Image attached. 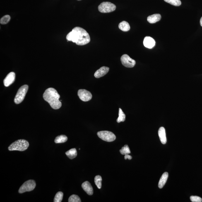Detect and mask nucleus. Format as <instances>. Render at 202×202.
Segmentation results:
<instances>
[{"instance_id": "obj_1", "label": "nucleus", "mask_w": 202, "mask_h": 202, "mask_svg": "<svg viewBox=\"0 0 202 202\" xmlns=\"http://www.w3.org/2000/svg\"><path fill=\"white\" fill-rule=\"evenodd\" d=\"M66 39L69 41L75 43L78 45H84L90 41V37L86 30L81 27H75L66 36Z\"/></svg>"}, {"instance_id": "obj_2", "label": "nucleus", "mask_w": 202, "mask_h": 202, "mask_svg": "<svg viewBox=\"0 0 202 202\" xmlns=\"http://www.w3.org/2000/svg\"><path fill=\"white\" fill-rule=\"evenodd\" d=\"M43 98L54 109H59L62 105L60 101L59 100L60 95L56 90L53 88L47 89L43 94Z\"/></svg>"}, {"instance_id": "obj_3", "label": "nucleus", "mask_w": 202, "mask_h": 202, "mask_svg": "<svg viewBox=\"0 0 202 202\" xmlns=\"http://www.w3.org/2000/svg\"><path fill=\"white\" fill-rule=\"evenodd\" d=\"M28 142L24 139L18 140L12 143L8 147V150L10 151L13 150H18L23 151L26 150L29 146Z\"/></svg>"}, {"instance_id": "obj_4", "label": "nucleus", "mask_w": 202, "mask_h": 202, "mask_svg": "<svg viewBox=\"0 0 202 202\" xmlns=\"http://www.w3.org/2000/svg\"><path fill=\"white\" fill-rule=\"evenodd\" d=\"M28 85H25L19 89L14 100L15 104H19L23 102L28 90Z\"/></svg>"}, {"instance_id": "obj_5", "label": "nucleus", "mask_w": 202, "mask_h": 202, "mask_svg": "<svg viewBox=\"0 0 202 202\" xmlns=\"http://www.w3.org/2000/svg\"><path fill=\"white\" fill-rule=\"evenodd\" d=\"M116 9L115 5L108 2L101 3L98 7L99 11L103 13H111L115 11Z\"/></svg>"}, {"instance_id": "obj_6", "label": "nucleus", "mask_w": 202, "mask_h": 202, "mask_svg": "<svg viewBox=\"0 0 202 202\" xmlns=\"http://www.w3.org/2000/svg\"><path fill=\"white\" fill-rule=\"evenodd\" d=\"M36 186L35 181L32 180L27 181L22 185L18 190V192L22 193L26 192L33 191Z\"/></svg>"}, {"instance_id": "obj_7", "label": "nucleus", "mask_w": 202, "mask_h": 202, "mask_svg": "<svg viewBox=\"0 0 202 202\" xmlns=\"http://www.w3.org/2000/svg\"><path fill=\"white\" fill-rule=\"evenodd\" d=\"M97 134L101 139L107 142H112L114 141L116 138L115 135L111 131H100L98 132Z\"/></svg>"}, {"instance_id": "obj_8", "label": "nucleus", "mask_w": 202, "mask_h": 202, "mask_svg": "<svg viewBox=\"0 0 202 202\" xmlns=\"http://www.w3.org/2000/svg\"><path fill=\"white\" fill-rule=\"evenodd\" d=\"M121 60L123 65L126 68H132L136 64V61L127 54H124L121 56Z\"/></svg>"}, {"instance_id": "obj_9", "label": "nucleus", "mask_w": 202, "mask_h": 202, "mask_svg": "<svg viewBox=\"0 0 202 202\" xmlns=\"http://www.w3.org/2000/svg\"><path fill=\"white\" fill-rule=\"evenodd\" d=\"M78 95L80 100L83 102H88L91 100L92 98V95L91 93L86 90H79Z\"/></svg>"}, {"instance_id": "obj_10", "label": "nucleus", "mask_w": 202, "mask_h": 202, "mask_svg": "<svg viewBox=\"0 0 202 202\" xmlns=\"http://www.w3.org/2000/svg\"><path fill=\"white\" fill-rule=\"evenodd\" d=\"M15 78V75L14 72H11L8 74L3 80V83L5 86L8 87L12 84L14 82Z\"/></svg>"}, {"instance_id": "obj_11", "label": "nucleus", "mask_w": 202, "mask_h": 202, "mask_svg": "<svg viewBox=\"0 0 202 202\" xmlns=\"http://www.w3.org/2000/svg\"><path fill=\"white\" fill-rule=\"evenodd\" d=\"M109 70V68L107 67H102L95 72V74H94V76H95V78H97L102 77L107 74V73L108 72Z\"/></svg>"}, {"instance_id": "obj_12", "label": "nucleus", "mask_w": 202, "mask_h": 202, "mask_svg": "<svg viewBox=\"0 0 202 202\" xmlns=\"http://www.w3.org/2000/svg\"><path fill=\"white\" fill-rule=\"evenodd\" d=\"M143 43L145 47L149 49H152L155 45L154 39L150 37H145Z\"/></svg>"}, {"instance_id": "obj_13", "label": "nucleus", "mask_w": 202, "mask_h": 202, "mask_svg": "<svg viewBox=\"0 0 202 202\" xmlns=\"http://www.w3.org/2000/svg\"><path fill=\"white\" fill-rule=\"evenodd\" d=\"M82 187L87 194L91 196L93 193V189L91 185L88 181H85L82 185Z\"/></svg>"}, {"instance_id": "obj_14", "label": "nucleus", "mask_w": 202, "mask_h": 202, "mask_svg": "<svg viewBox=\"0 0 202 202\" xmlns=\"http://www.w3.org/2000/svg\"><path fill=\"white\" fill-rule=\"evenodd\" d=\"M158 133L161 142L163 144H165L167 142V138L165 128L163 127H160Z\"/></svg>"}, {"instance_id": "obj_15", "label": "nucleus", "mask_w": 202, "mask_h": 202, "mask_svg": "<svg viewBox=\"0 0 202 202\" xmlns=\"http://www.w3.org/2000/svg\"><path fill=\"white\" fill-rule=\"evenodd\" d=\"M161 17L160 14H154L150 15L147 18L149 23L151 24L155 23L160 21Z\"/></svg>"}, {"instance_id": "obj_16", "label": "nucleus", "mask_w": 202, "mask_h": 202, "mask_svg": "<svg viewBox=\"0 0 202 202\" xmlns=\"http://www.w3.org/2000/svg\"><path fill=\"white\" fill-rule=\"evenodd\" d=\"M169 174L167 172L164 173L159 181L158 187L160 189H161L165 185L167 182Z\"/></svg>"}, {"instance_id": "obj_17", "label": "nucleus", "mask_w": 202, "mask_h": 202, "mask_svg": "<svg viewBox=\"0 0 202 202\" xmlns=\"http://www.w3.org/2000/svg\"><path fill=\"white\" fill-rule=\"evenodd\" d=\"M119 28L123 32H128L130 29L129 23L126 21H122L119 23Z\"/></svg>"}, {"instance_id": "obj_18", "label": "nucleus", "mask_w": 202, "mask_h": 202, "mask_svg": "<svg viewBox=\"0 0 202 202\" xmlns=\"http://www.w3.org/2000/svg\"><path fill=\"white\" fill-rule=\"evenodd\" d=\"M66 154L69 159H73L76 157L77 155V152L76 149L73 148L66 152Z\"/></svg>"}, {"instance_id": "obj_19", "label": "nucleus", "mask_w": 202, "mask_h": 202, "mask_svg": "<svg viewBox=\"0 0 202 202\" xmlns=\"http://www.w3.org/2000/svg\"><path fill=\"white\" fill-rule=\"evenodd\" d=\"M68 137L65 135H61L56 137L54 142L56 143H64L67 141Z\"/></svg>"}, {"instance_id": "obj_20", "label": "nucleus", "mask_w": 202, "mask_h": 202, "mask_svg": "<svg viewBox=\"0 0 202 202\" xmlns=\"http://www.w3.org/2000/svg\"><path fill=\"white\" fill-rule=\"evenodd\" d=\"M125 120H126V115L123 112L122 109L119 108V116L116 121L118 123H120L121 122H124Z\"/></svg>"}, {"instance_id": "obj_21", "label": "nucleus", "mask_w": 202, "mask_h": 202, "mask_svg": "<svg viewBox=\"0 0 202 202\" xmlns=\"http://www.w3.org/2000/svg\"><path fill=\"white\" fill-rule=\"evenodd\" d=\"M102 178L101 176L97 175L95 176V182L96 185L99 189H101L102 188Z\"/></svg>"}, {"instance_id": "obj_22", "label": "nucleus", "mask_w": 202, "mask_h": 202, "mask_svg": "<svg viewBox=\"0 0 202 202\" xmlns=\"http://www.w3.org/2000/svg\"><path fill=\"white\" fill-rule=\"evenodd\" d=\"M120 152L121 154L123 155L129 154L131 153L129 147L127 145H125L124 147H123L122 149L120 150Z\"/></svg>"}, {"instance_id": "obj_23", "label": "nucleus", "mask_w": 202, "mask_h": 202, "mask_svg": "<svg viewBox=\"0 0 202 202\" xmlns=\"http://www.w3.org/2000/svg\"><path fill=\"white\" fill-rule=\"evenodd\" d=\"M63 196V193L61 192H59L56 193L54 198V202H61L62 201Z\"/></svg>"}, {"instance_id": "obj_24", "label": "nucleus", "mask_w": 202, "mask_h": 202, "mask_svg": "<svg viewBox=\"0 0 202 202\" xmlns=\"http://www.w3.org/2000/svg\"><path fill=\"white\" fill-rule=\"evenodd\" d=\"M164 1L165 2L175 6H179L181 4L180 0H164Z\"/></svg>"}, {"instance_id": "obj_25", "label": "nucleus", "mask_w": 202, "mask_h": 202, "mask_svg": "<svg viewBox=\"0 0 202 202\" xmlns=\"http://www.w3.org/2000/svg\"><path fill=\"white\" fill-rule=\"evenodd\" d=\"M68 202H81L80 198L76 195H72L68 198Z\"/></svg>"}, {"instance_id": "obj_26", "label": "nucleus", "mask_w": 202, "mask_h": 202, "mask_svg": "<svg viewBox=\"0 0 202 202\" xmlns=\"http://www.w3.org/2000/svg\"><path fill=\"white\" fill-rule=\"evenodd\" d=\"M10 19H11V17L9 15H5L1 18L0 23L2 25H6L10 21Z\"/></svg>"}, {"instance_id": "obj_27", "label": "nucleus", "mask_w": 202, "mask_h": 202, "mask_svg": "<svg viewBox=\"0 0 202 202\" xmlns=\"http://www.w3.org/2000/svg\"><path fill=\"white\" fill-rule=\"evenodd\" d=\"M191 201L192 202H201L202 199L199 196H192L190 197Z\"/></svg>"}, {"instance_id": "obj_28", "label": "nucleus", "mask_w": 202, "mask_h": 202, "mask_svg": "<svg viewBox=\"0 0 202 202\" xmlns=\"http://www.w3.org/2000/svg\"><path fill=\"white\" fill-rule=\"evenodd\" d=\"M124 158L125 160H126V159H128V160H131L132 158V157L130 155L128 154H126L125 155Z\"/></svg>"}, {"instance_id": "obj_29", "label": "nucleus", "mask_w": 202, "mask_h": 202, "mask_svg": "<svg viewBox=\"0 0 202 202\" xmlns=\"http://www.w3.org/2000/svg\"><path fill=\"white\" fill-rule=\"evenodd\" d=\"M200 23L201 26L202 27V17L200 20Z\"/></svg>"}, {"instance_id": "obj_30", "label": "nucleus", "mask_w": 202, "mask_h": 202, "mask_svg": "<svg viewBox=\"0 0 202 202\" xmlns=\"http://www.w3.org/2000/svg\"><path fill=\"white\" fill-rule=\"evenodd\" d=\"M78 1H81V0H78Z\"/></svg>"}]
</instances>
